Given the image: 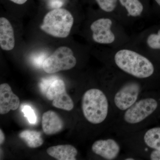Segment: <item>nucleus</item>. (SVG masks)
Listing matches in <instances>:
<instances>
[{
  "label": "nucleus",
  "instance_id": "4468645a",
  "mask_svg": "<svg viewBox=\"0 0 160 160\" xmlns=\"http://www.w3.org/2000/svg\"><path fill=\"white\" fill-rule=\"evenodd\" d=\"M15 41L11 23L5 18H0V46L3 50L10 51L14 49Z\"/></svg>",
  "mask_w": 160,
  "mask_h": 160
},
{
  "label": "nucleus",
  "instance_id": "2eb2a0df",
  "mask_svg": "<svg viewBox=\"0 0 160 160\" xmlns=\"http://www.w3.org/2000/svg\"><path fill=\"white\" fill-rule=\"evenodd\" d=\"M48 155L58 160H75L77 149L70 145L52 146L47 149Z\"/></svg>",
  "mask_w": 160,
  "mask_h": 160
},
{
  "label": "nucleus",
  "instance_id": "f03ea898",
  "mask_svg": "<svg viewBox=\"0 0 160 160\" xmlns=\"http://www.w3.org/2000/svg\"><path fill=\"white\" fill-rule=\"evenodd\" d=\"M105 82L116 118L138 100L147 87L138 80L107 67Z\"/></svg>",
  "mask_w": 160,
  "mask_h": 160
},
{
  "label": "nucleus",
  "instance_id": "412c9836",
  "mask_svg": "<svg viewBox=\"0 0 160 160\" xmlns=\"http://www.w3.org/2000/svg\"><path fill=\"white\" fill-rule=\"evenodd\" d=\"M155 2L158 6V10L157 12V15L160 17V0H154Z\"/></svg>",
  "mask_w": 160,
  "mask_h": 160
},
{
  "label": "nucleus",
  "instance_id": "9d476101",
  "mask_svg": "<svg viewBox=\"0 0 160 160\" xmlns=\"http://www.w3.org/2000/svg\"><path fill=\"white\" fill-rule=\"evenodd\" d=\"M47 98L52 101V106L58 109L70 111L73 109V101L66 91V85L62 80L56 79L48 89Z\"/></svg>",
  "mask_w": 160,
  "mask_h": 160
},
{
  "label": "nucleus",
  "instance_id": "6e6552de",
  "mask_svg": "<svg viewBox=\"0 0 160 160\" xmlns=\"http://www.w3.org/2000/svg\"><path fill=\"white\" fill-rule=\"evenodd\" d=\"M77 63L72 50L66 46H61L44 60L42 68L45 72L53 73L72 69Z\"/></svg>",
  "mask_w": 160,
  "mask_h": 160
},
{
  "label": "nucleus",
  "instance_id": "423d86ee",
  "mask_svg": "<svg viewBox=\"0 0 160 160\" xmlns=\"http://www.w3.org/2000/svg\"><path fill=\"white\" fill-rule=\"evenodd\" d=\"M128 44L160 61V25L150 26L132 36Z\"/></svg>",
  "mask_w": 160,
  "mask_h": 160
},
{
  "label": "nucleus",
  "instance_id": "39448f33",
  "mask_svg": "<svg viewBox=\"0 0 160 160\" xmlns=\"http://www.w3.org/2000/svg\"><path fill=\"white\" fill-rule=\"evenodd\" d=\"M73 23L74 18L70 12L63 8H57L45 15L40 28L54 37L66 38L69 35Z\"/></svg>",
  "mask_w": 160,
  "mask_h": 160
},
{
  "label": "nucleus",
  "instance_id": "f3484780",
  "mask_svg": "<svg viewBox=\"0 0 160 160\" xmlns=\"http://www.w3.org/2000/svg\"><path fill=\"white\" fill-rule=\"evenodd\" d=\"M101 11L110 14L120 20L118 0H95ZM121 22V21H120Z\"/></svg>",
  "mask_w": 160,
  "mask_h": 160
},
{
  "label": "nucleus",
  "instance_id": "7ed1b4c3",
  "mask_svg": "<svg viewBox=\"0 0 160 160\" xmlns=\"http://www.w3.org/2000/svg\"><path fill=\"white\" fill-rule=\"evenodd\" d=\"M89 29L92 41L106 48L124 46L131 39L132 36L124 24L113 16L106 12H103L102 16L90 23Z\"/></svg>",
  "mask_w": 160,
  "mask_h": 160
},
{
  "label": "nucleus",
  "instance_id": "1a4fd4ad",
  "mask_svg": "<svg viewBox=\"0 0 160 160\" xmlns=\"http://www.w3.org/2000/svg\"><path fill=\"white\" fill-rule=\"evenodd\" d=\"M125 137L124 143L127 147L139 146L160 151V127L122 136Z\"/></svg>",
  "mask_w": 160,
  "mask_h": 160
},
{
  "label": "nucleus",
  "instance_id": "dca6fc26",
  "mask_svg": "<svg viewBox=\"0 0 160 160\" xmlns=\"http://www.w3.org/2000/svg\"><path fill=\"white\" fill-rule=\"evenodd\" d=\"M19 136L29 148H38L44 142L41 132L35 130H24L20 132Z\"/></svg>",
  "mask_w": 160,
  "mask_h": 160
},
{
  "label": "nucleus",
  "instance_id": "ddd939ff",
  "mask_svg": "<svg viewBox=\"0 0 160 160\" xmlns=\"http://www.w3.org/2000/svg\"><path fill=\"white\" fill-rule=\"evenodd\" d=\"M64 122L55 112L49 110L43 113L42 127L44 133L48 135L57 133L62 130Z\"/></svg>",
  "mask_w": 160,
  "mask_h": 160
},
{
  "label": "nucleus",
  "instance_id": "aec40b11",
  "mask_svg": "<svg viewBox=\"0 0 160 160\" xmlns=\"http://www.w3.org/2000/svg\"><path fill=\"white\" fill-rule=\"evenodd\" d=\"M5 136L3 131L2 129H0V144L1 145H2L3 143L5 142Z\"/></svg>",
  "mask_w": 160,
  "mask_h": 160
},
{
  "label": "nucleus",
  "instance_id": "a211bd4d",
  "mask_svg": "<svg viewBox=\"0 0 160 160\" xmlns=\"http://www.w3.org/2000/svg\"><path fill=\"white\" fill-rule=\"evenodd\" d=\"M22 110L25 117L27 118L29 123L35 124L37 122V116L34 110L28 105L22 106Z\"/></svg>",
  "mask_w": 160,
  "mask_h": 160
},
{
  "label": "nucleus",
  "instance_id": "6ab92c4d",
  "mask_svg": "<svg viewBox=\"0 0 160 160\" xmlns=\"http://www.w3.org/2000/svg\"><path fill=\"white\" fill-rule=\"evenodd\" d=\"M56 79L57 78L56 77L51 76L42 80L40 83V88L43 94L46 95L49 87Z\"/></svg>",
  "mask_w": 160,
  "mask_h": 160
},
{
  "label": "nucleus",
  "instance_id": "0eeeda50",
  "mask_svg": "<svg viewBox=\"0 0 160 160\" xmlns=\"http://www.w3.org/2000/svg\"><path fill=\"white\" fill-rule=\"evenodd\" d=\"M118 3L120 20L126 28L151 15L142 0H118Z\"/></svg>",
  "mask_w": 160,
  "mask_h": 160
},
{
  "label": "nucleus",
  "instance_id": "4be33fe9",
  "mask_svg": "<svg viewBox=\"0 0 160 160\" xmlns=\"http://www.w3.org/2000/svg\"><path fill=\"white\" fill-rule=\"evenodd\" d=\"M11 2H13L15 4H18V5H22L27 2V0H9Z\"/></svg>",
  "mask_w": 160,
  "mask_h": 160
},
{
  "label": "nucleus",
  "instance_id": "20e7f679",
  "mask_svg": "<svg viewBox=\"0 0 160 160\" xmlns=\"http://www.w3.org/2000/svg\"><path fill=\"white\" fill-rule=\"evenodd\" d=\"M82 109L84 118L92 125L108 122L112 126L116 118L107 92L98 88H91L85 92L82 98Z\"/></svg>",
  "mask_w": 160,
  "mask_h": 160
},
{
  "label": "nucleus",
  "instance_id": "f8f14e48",
  "mask_svg": "<svg viewBox=\"0 0 160 160\" xmlns=\"http://www.w3.org/2000/svg\"><path fill=\"white\" fill-rule=\"evenodd\" d=\"M20 106V99L7 83L0 85V113L5 114L15 110Z\"/></svg>",
  "mask_w": 160,
  "mask_h": 160
},
{
  "label": "nucleus",
  "instance_id": "f257e3e1",
  "mask_svg": "<svg viewBox=\"0 0 160 160\" xmlns=\"http://www.w3.org/2000/svg\"><path fill=\"white\" fill-rule=\"evenodd\" d=\"M106 67L117 70L145 84L155 77L159 60L129 44L105 50Z\"/></svg>",
  "mask_w": 160,
  "mask_h": 160
},
{
  "label": "nucleus",
  "instance_id": "9b49d317",
  "mask_svg": "<svg viewBox=\"0 0 160 160\" xmlns=\"http://www.w3.org/2000/svg\"><path fill=\"white\" fill-rule=\"evenodd\" d=\"M92 151L103 159L113 160L119 157L121 145L113 138L97 140L91 147Z\"/></svg>",
  "mask_w": 160,
  "mask_h": 160
}]
</instances>
